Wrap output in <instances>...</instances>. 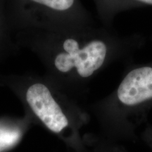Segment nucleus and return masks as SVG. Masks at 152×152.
I'll return each mask as SVG.
<instances>
[{
    "instance_id": "f257e3e1",
    "label": "nucleus",
    "mask_w": 152,
    "mask_h": 152,
    "mask_svg": "<svg viewBox=\"0 0 152 152\" xmlns=\"http://www.w3.org/2000/svg\"><path fill=\"white\" fill-rule=\"evenodd\" d=\"M107 51L106 44L101 39L82 42L68 37L55 56L54 66L61 73L75 68L82 77H88L103 65Z\"/></svg>"
},
{
    "instance_id": "39448f33",
    "label": "nucleus",
    "mask_w": 152,
    "mask_h": 152,
    "mask_svg": "<svg viewBox=\"0 0 152 152\" xmlns=\"http://www.w3.org/2000/svg\"><path fill=\"white\" fill-rule=\"evenodd\" d=\"M19 136L17 131L0 130V148L9 147L16 143Z\"/></svg>"
},
{
    "instance_id": "20e7f679",
    "label": "nucleus",
    "mask_w": 152,
    "mask_h": 152,
    "mask_svg": "<svg viewBox=\"0 0 152 152\" xmlns=\"http://www.w3.org/2000/svg\"><path fill=\"white\" fill-rule=\"evenodd\" d=\"M44 8L52 11H65L73 7L75 0H29Z\"/></svg>"
},
{
    "instance_id": "f03ea898",
    "label": "nucleus",
    "mask_w": 152,
    "mask_h": 152,
    "mask_svg": "<svg viewBox=\"0 0 152 152\" xmlns=\"http://www.w3.org/2000/svg\"><path fill=\"white\" fill-rule=\"evenodd\" d=\"M26 99L35 115L52 132L58 133L68 126L67 118L45 85H32L27 90Z\"/></svg>"
},
{
    "instance_id": "7ed1b4c3",
    "label": "nucleus",
    "mask_w": 152,
    "mask_h": 152,
    "mask_svg": "<svg viewBox=\"0 0 152 152\" xmlns=\"http://www.w3.org/2000/svg\"><path fill=\"white\" fill-rule=\"evenodd\" d=\"M118 96L128 106L152 99V68L146 66L130 71L120 85Z\"/></svg>"
},
{
    "instance_id": "423d86ee",
    "label": "nucleus",
    "mask_w": 152,
    "mask_h": 152,
    "mask_svg": "<svg viewBox=\"0 0 152 152\" xmlns=\"http://www.w3.org/2000/svg\"><path fill=\"white\" fill-rule=\"evenodd\" d=\"M137 1H140V2L146 4L152 5V0H137Z\"/></svg>"
}]
</instances>
